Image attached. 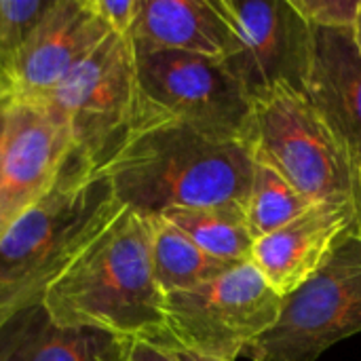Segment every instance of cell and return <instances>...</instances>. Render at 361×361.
Listing matches in <instances>:
<instances>
[{
  "instance_id": "obj_3",
  "label": "cell",
  "mask_w": 361,
  "mask_h": 361,
  "mask_svg": "<svg viewBox=\"0 0 361 361\" xmlns=\"http://www.w3.org/2000/svg\"><path fill=\"white\" fill-rule=\"evenodd\" d=\"M118 207L108 180L72 150L53 188L0 239V326L40 307L51 281Z\"/></svg>"
},
{
  "instance_id": "obj_26",
  "label": "cell",
  "mask_w": 361,
  "mask_h": 361,
  "mask_svg": "<svg viewBox=\"0 0 361 361\" xmlns=\"http://www.w3.org/2000/svg\"><path fill=\"white\" fill-rule=\"evenodd\" d=\"M355 207H357V231L361 235V171L357 169V184H355Z\"/></svg>"
},
{
  "instance_id": "obj_17",
  "label": "cell",
  "mask_w": 361,
  "mask_h": 361,
  "mask_svg": "<svg viewBox=\"0 0 361 361\" xmlns=\"http://www.w3.org/2000/svg\"><path fill=\"white\" fill-rule=\"evenodd\" d=\"M148 218L154 279L165 296L197 288L222 275L231 267H237L207 256L199 245H195L178 226L167 222L163 216Z\"/></svg>"
},
{
  "instance_id": "obj_1",
  "label": "cell",
  "mask_w": 361,
  "mask_h": 361,
  "mask_svg": "<svg viewBox=\"0 0 361 361\" xmlns=\"http://www.w3.org/2000/svg\"><path fill=\"white\" fill-rule=\"evenodd\" d=\"M116 201L142 216L176 207L243 205L252 186L254 148L157 112H142L99 169Z\"/></svg>"
},
{
  "instance_id": "obj_13",
  "label": "cell",
  "mask_w": 361,
  "mask_h": 361,
  "mask_svg": "<svg viewBox=\"0 0 361 361\" xmlns=\"http://www.w3.org/2000/svg\"><path fill=\"white\" fill-rule=\"evenodd\" d=\"M305 95L361 171V55L349 30L313 27Z\"/></svg>"
},
{
  "instance_id": "obj_7",
  "label": "cell",
  "mask_w": 361,
  "mask_h": 361,
  "mask_svg": "<svg viewBox=\"0 0 361 361\" xmlns=\"http://www.w3.org/2000/svg\"><path fill=\"white\" fill-rule=\"evenodd\" d=\"M361 332V235L353 231L326 264L281 300L275 326L243 355L252 361H315Z\"/></svg>"
},
{
  "instance_id": "obj_19",
  "label": "cell",
  "mask_w": 361,
  "mask_h": 361,
  "mask_svg": "<svg viewBox=\"0 0 361 361\" xmlns=\"http://www.w3.org/2000/svg\"><path fill=\"white\" fill-rule=\"evenodd\" d=\"M51 0H0V76L15 63Z\"/></svg>"
},
{
  "instance_id": "obj_9",
  "label": "cell",
  "mask_w": 361,
  "mask_h": 361,
  "mask_svg": "<svg viewBox=\"0 0 361 361\" xmlns=\"http://www.w3.org/2000/svg\"><path fill=\"white\" fill-rule=\"evenodd\" d=\"M214 4L233 30V44L222 63L252 104L281 82L305 91L313 32L290 0H214Z\"/></svg>"
},
{
  "instance_id": "obj_15",
  "label": "cell",
  "mask_w": 361,
  "mask_h": 361,
  "mask_svg": "<svg viewBox=\"0 0 361 361\" xmlns=\"http://www.w3.org/2000/svg\"><path fill=\"white\" fill-rule=\"evenodd\" d=\"M131 42L224 59L233 30L214 0H140Z\"/></svg>"
},
{
  "instance_id": "obj_16",
  "label": "cell",
  "mask_w": 361,
  "mask_h": 361,
  "mask_svg": "<svg viewBox=\"0 0 361 361\" xmlns=\"http://www.w3.org/2000/svg\"><path fill=\"white\" fill-rule=\"evenodd\" d=\"M161 216L178 226L207 256L226 264L252 262L256 239L250 231L243 205L176 207Z\"/></svg>"
},
{
  "instance_id": "obj_6",
  "label": "cell",
  "mask_w": 361,
  "mask_h": 361,
  "mask_svg": "<svg viewBox=\"0 0 361 361\" xmlns=\"http://www.w3.org/2000/svg\"><path fill=\"white\" fill-rule=\"evenodd\" d=\"M281 300L254 262L231 267L197 288L165 296L161 347L235 361L275 326Z\"/></svg>"
},
{
  "instance_id": "obj_5",
  "label": "cell",
  "mask_w": 361,
  "mask_h": 361,
  "mask_svg": "<svg viewBox=\"0 0 361 361\" xmlns=\"http://www.w3.org/2000/svg\"><path fill=\"white\" fill-rule=\"evenodd\" d=\"M42 104L66 129L72 150L95 171L125 142L142 112L131 38L110 34Z\"/></svg>"
},
{
  "instance_id": "obj_23",
  "label": "cell",
  "mask_w": 361,
  "mask_h": 361,
  "mask_svg": "<svg viewBox=\"0 0 361 361\" xmlns=\"http://www.w3.org/2000/svg\"><path fill=\"white\" fill-rule=\"evenodd\" d=\"M15 104V93L6 80L0 78V159L4 152L6 135H8V121H11V110Z\"/></svg>"
},
{
  "instance_id": "obj_8",
  "label": "cell",
  "mask_w": 361,
  "mask_h": 361,
  "mask_svg": "<svg viewBox=\"0 0 361 361\" xmlns=\"http://www.w3.org/2000/svg\"><path fill=\"white\" fill-rule=\"evenodd\" d=\"M144 106L252 146L254 104L222 59L133 44Z\"/></svg>"
},
{
  "instance_id": "obj_25",
  "label": "cell",
  "mask_w": 361,
  "mask_h": 361,
  "mask_svg": "<svg viewBox=\"0 0 361 361\" xmlns=\"http://www.w3.org/2000/svg\"><path fill=\"white\" fill-rule=\"evenodd\" d=\"M351 40L357 49V53L361 55V0H360V8H357V17H355V23L351 27Z\"/></svg>"
},
{
  "instance_id": "obj_20",
  "label": "cell",
  "mask_w": 361,
  "mask_h": 361,
  "mask_svg": "<svg viewBox=\"0 0 361 361\" xmlns=\"http://www.w3.org/2000/svg\"><path fill=\"white\" fill-rule=\"evenodd\" d=\"M290 4L313 27L349 32L360 8V0H290Z\"/></svg>"
},
{
  "instance_id": "obj_12",
  "label": "cell",
  "mask_w": 361,
  "mask_h": 361,
  "mask_svg": "<svg viewBox=\"0 0 361 361\" xmlns=\"http://www.w3.org/2000/svg\"><path fill=\"white\" fill-rule=\"evenodd\" d=\"M353 231H357L355 201L315 203L283 228L256 239L252 262L286 298L307 283Z\"/></svg>"
},
{
  "instance_id": "obj_22",
  "label": "cell",
  "mask_w": 361,
  "mask_h": 361,
  "mask_svg": "<svg viewBox=\"0 0 361 361\" xmlns=\"http://www.w3.org/2000/svg\"><path fill=\"white\" fill-rule=\"evenodd\" d=\"M125 361H176V357L171 349H165L148 341H135L129 345Z\"/></svg>"
},
{
  "instance_id": "obj_4",
  "label": "cell",
  "mask_w": 361,
  "mask_h": 361,
  "mask_svg": "<svg viewBox=\"0 0 361 361\" xmlns=\"http://www.w3.org/2000/svg\"><path fill=\"white\" fill-rule=\"evenodd\" d=\"M252 148L311 205L355 201L357 167L305 91L281 82L254 104Z\"/></svg>"
},
{
  "instance_id": "obj_14",
  "label": "cell",
  "mask_w": 361,
  "mask_h": 361,
  "mask_svg": "<svg viewBox=\"0 0 361 361\" xmlns=\"http://www.w3.org/2000/svg\"><path fill=\"white\" fill-rule=\"evenodd\" d=\"M129 341L55 324L42 307L25 309L0 326V361H125Z\"/></svg>"
},
{
  "instance_id": "obj_18",
  "label": "cell",
  "mask_w": 361,
  "mask_h": 361,
  "mask_svg": "<svg viewBox=\"0 0 361 361\" xmlns=\"http://www.w3.org/2000/svg\"><path fill=\"white\" fill-rule=\"evenodd\" d=\"M311 203L269 163L254 157V173L243 212L254 239H262L300 214H305Z\"/></svg>"
},
{
  "instance_id": "obj_11",
  "label": "cell",
  "mask_w": 361,
  "mask_h": 361,
  "mask_svg": "<svg viewBox=\"0 0 361 361\" xmlns=\"http://www.w3.org/2000/svg\"><path fill=\"white\" fill-rule=\"evenodd\" d=\"M112 32L91 0H51L11 70L0 76L19 99L49 97Z\"/></svg>"
},
{
  "instance_id": "obj_21",
  "label": "cell",
  "mask_w": 361,
  "mask_h": 361,
  "mask_svg": "<svg viewBox=\"0 0 361 361\" xmlns=\"http://www.w3.org/2000/svg\"><path fill=\"white\" fill-rule=\"evenodd\" d=\"M91 4L112 34L131 38L140 13V0H91Z\"/></svg>"
},
{
  "instance_id": "obj_10",
  "label": "cell",
  "mask_w": 361,
  "mask_h": 361,
  "mask_svg": "<svg viewBox=\"0 0 361 361\" xmlns=\"http://www.w3.org/2000/svg\"><path fill=\"white\" fill-rule=\"evenodd\" d=\"M70 154L61 123L42 104L15 97L0 159V239L53 188Z\"/></svg>"
},
{
  "instance_id": "obj_2",
  "label": "cell",
  "mask_w": 361,
  "mask_h": 361,
  "mask_svg": "<svg viewBox=\"0 0 361 361\" xmlns=\"http://www.w3.org/2000/svg\"><path fill=\"white\" fill-rule=\"evenodd\" d=\"M40 307L63 328L161 345L165 294L152 269L150 218L121 205L51 281Z\"/></svg>"
},
{
  "instance_id": "obj_24",
  "label": "cell",
  "mask_w": 361,
  "mask_h": 361,
  "mask_svg": "<svg viewBox=\"0 0 361 361\" xmlns=\"http://www.w3.org/2000/svg\"><path fill=\"white\" fill-rule=\"evenodd\" d=\"M176 361H222L214 360V357H205V355H199V353H192V351H184V349H171Z\"/></svg>"
}]
</instances>
